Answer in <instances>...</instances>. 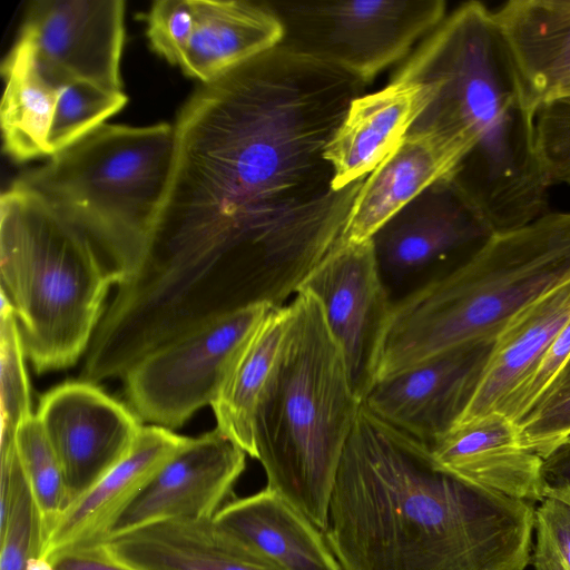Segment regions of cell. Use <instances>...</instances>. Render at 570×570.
I'll return each instance as SVG.
<instances>
[{
  "label": "cell",
  "mask_w": 570,
  "mask_h": 570,
  "mask_svg": "<svg viewBox=\"0 0 570 570\" xmlns=\"http://www.w3.org/2000/svg\"><path fill=\"white\" fill-rule=\"evenodd\" d=\"M0 274L38 373L77 363L109 289L131 277L116 255L14 181L0 198Z\"/></svg>",
  "instance_id": "8992f818"
},
{
  "label": "cell",
  "mask_w": 570,
  "mask_h": 570,
  "mask_svg": "<svg viewBox=\"0 0 570 570\" xmlns=\"http://www.w3.org/2000/svg\"><path fill=\"white\" fill-rule=\"evenodd\" d=\"M491 230L453 175L400 209L373 236L382 275L409 276L476 248Z\"/></svg>",
  "instance_id": "9a60e30c"
},
{
  "label": "cell",
  "mask_w": 570,
  "mask_h": 570,
  "mask_svg": "<svg viewBox=\"0 0 570 570\" xmlns=\"http://www.w3.org/2000/svg\"><path fill=\"white\" fill-rule=\"evenodd\" d=\"M534 570H570V507L544 499L534 510Z\"/></svg>",
  "instance_id": "836d02e7"
},
{
  "label": "cell",
  "mask_w": 570,
  "mask_h": 570,
  "mask_svg": "<svg viewBox=\"0 0 570 570\" xmlns=\"http://www.w3.org/2000/svg\"><path fill=\"white\" fill-rule=\"evenodd\" d=\"M298 291L308 292L318 301L342 351L352 390L362 403L376 381L381 345L394 303L373 240H341L306 276Z\"/></svg>",
  "instance_id": "30bf717a"
},
{
  "label": "cell",
  "mask_w": 570,
  "mask_h": 570,
  "mask_svg": "<svg viewBox=\"0 0 570 570\" xmlns=\"http://www.w3.org/2000/svg\"><path fill=\"white\" fill-rule=\"evenodd\" d=\"M36 416L60 462L69 505L125 458L142 429L134 411L82 380L46 392Z\"/></svg>",
  "instance_id": "7c38bea8"
},
{
  "label": "cell",
  "mask_w": 570,
  "mask_h": 570,
  "mask_svg": "<svg viewBox=\"0 0 570 570\" xmlns=\"http://www.w3.org/2000/svg\"><path fill=\"white\" fill-rule=\"evenodd\" d=\"M283 28L279 46L368 85L446 17L443 0L265 1Z\"/></svg>",
  "instance_id": "ba28073f"
},
{
  "label": "cell",
  "mask_w": 570,
  "mask_h": 570,
  "mask_svg": "<svg viewBox=\"0 0 570 570\" xmlns=\"http://www.w3.org/2000/svg\"><path fill=\"white\" fill-rule=\"evenodd\" d=\"M271 308L255 304L234 311L140 357L122 375L137 416L173 430L212 405L238 351Z\"/></svg>",
  "instance_id": "9c48e42d"
},
{
  "label": "cell",
  "mask_w": 570,
  "mask_h": 570,
  "mask_svg": "<svg viewBox=\"0 0 570 570\" xmlns=\"http://www.w3.org/2000/svg\"><path fill=\"white\" fill-rule=\"evenodd\" d=\"M214 521L276 570H342L323 531L268 487L229 500Z\"/></svg>",
  "instance_id": "ffe728a7"
},
{
  "label": "cell",
  "mask_w": 570,
  "mask_h": 570,
  "mask_svg": "<svg viewBox=\"0 0 570 570\" xmlns=\"http://www.w3.org/2000/svg\"><path fill=\"white\" fill-rule=\"evenodd\" d=\"M292 317L289 303L272 307L232 362L212 403L217 426L256 459L254 423L261 396L277 362Z\"/></svg>",
  "instance_id": "d4e9b609"
},
{
  "label": "cell",
  "mask_w": 570,
  "mask_h": 570,
  "mask_svg": "<svg viewBox=\"0 0 570 570\" xmlns=\"http://www.w3.org/2000/svg\"><path fill=\"white\" fill-rule=\"evenodd\" d=\"M570 394V357L560 371V373L557 375V377L552 381L550 386L547 389L544 394L539 400L537 406L538 407L551 403L553 401H557L559 399H562ZM533 410V411H534ZM532 411V412H533ZM531 412V413H532Z\"/></svg>",
  "instance_id": "74e56055"
},
{
  "label": "cell",
  "mask_w": 570,
  "mask_h": 570,
  "mask_svg": "<svg viewBox=\"0 0 570 570\" xmlns=\"http://www.w3.org/2000/svg\"><path fill=\"white\" fill-rule=\"evenodd\" d=\"M146 22L151 49L168 62L179 66L194 31L191 1H155L146 16Z\"/></svg>",
  "instance_id": "d6a6232c"
},
{
  "label": "cell",
  "mask_w": 570,
  "mask_h": 570,
  "mask_svg": "<svg viewBox=\"0 0 570 570\" xmlns=\"http://www.w3.org/2000/svg\"><path fill=\"white\" fill-rule=\"evenodd\" d=\"M46 559L53 570H137L118 559L104 541L65 548Z\"/></svg>",
  "instance_id": "d590c367"
},
{
  "label": "cell",
  "mask_w": 570,
  "mask_h": 570,
  "mask_svg": "<svg viewBox=\"0 0 570 570\" xmlns=\"http://www.w3.org/2000/svg\"><path fill=\"white\" fill-rule=\"evenodd\" d=\"M468 146L439 130H410L397 148L363 180L342 240L362 243L400 209L443 177L455 175Z\"/></svg>",
  "instance_id": "2e32d148"
},
{
  "label": "cell",
  "mask_w": 570,
  "mask_h": 570,
  "mask_svg": "<svg viewBox=\"0 0 570 570\" xmlns=\"http://www.w3.org/2000/svg\"><path fill=\"white\" fill-rule=\"evenodd\" d=\"M194 31L179 67L206 82L279 46L283 28L265 1L190 0Z\"/></svg>",
  "instance_id": "603a6c76"
},
{
  "label": "cell",
  "mask_w": 570,
  "mask_h": 570,
  "mask_svg": "<svg viewBox=\"0 0 570 570\" xmlns=\"http://www.w3.org/2000/svg\"><path fill=\"white\" fill-rule=\"evenodd\" d=\"M560 97H570V63L551 79L542 92L539 105Z\"/></svg>",
  "instance_id": "f35d334b"
},
{
  "label": "cell",
  "mask_w": 570,
  "mask_h": 570,
  "mask_svg": "<svg viewBox=\"0 0 570 570\" xmlns=\"http://www.w3.org/2000/svg\"><path fill=\"white\" fill-rule=\"evenodd\" d=\"M391 79L432 88V100L411 130H439L468 146L454 177L492 234L548 212L552 185L537 151L534 110L491 9L462 3Z\"/></svg>",
  "instance_id": "3957f363"
},
{
  "label": "cell",
  "mask_w": 570,
  "mask_h": 570,
  "mask_svg": "<svg viewBox=\"0 0 570 570\" xmlns=\"http://www.w3.org/2000/svg\"><path fill=\"white\" fill-rule=\"evenodd\" d=\"M570 322V279L514 315L497 334L478 387L456 425L499 409Z\"/></svg>",
  "instance_id": "44dd1931"
},
{
  "label": "cell",
  "mask_w": 570,
  "mask_h": 570,
  "mask_svg": "<svg viewBox=\"0 0 570 570\" xmlns=\"http://www.w3.org/2000/svg\"><path fill=\"white\" fill-rule=\"evenodd\" d=\"M492 13L535 111L548 83L570 63V0H512Z\"/></svg>",
  "instance_id": "cb8c5ba5"
},
{
  "label": "cell",
  "mask_w": 570,
  "mask_h": 570,
  "mask_svg": "<svg viewBox=\"0 0 570 570\" xmlns=\"http://www.w3.org/2000/svg\"><path fill=\"white\" fill-rule=\"evenodd\" d=\"M17 40L31 47L40 71L58 87L83 80L122 91V0L33 1Z\"/></svg>",
  "instance_id": "8fae6325"
},
{
  "label": "cell",
  "mask_w": 570,
  "mask_h": 570,
  "mask_svg": "<svg viewBox=\"0 0 570 570\" xmlns=\"http://www.w3.org/2000/svg\"><path fill=\"white\" fill-rule=\"evenodd\" d=\"M188 440L163 426H142L125 458L60 515L47 535L42 558L105 540L119 515Z\"/></svg>",
  "instance_id": "ac0fdd59"
},
{
  "label": "cell",
  "mask_w": 570,
  "mask_h": 570,
  "mask_svg": "<svg viewBox=\"0 0 570 570\" xmlns=\"http://www.w3.org/2000/svg\"><path fill=\"white\" fill-rule=\"evenodd\" d=\"M174 125L102 124L13 181L38 194L131 271L139 266L164 199Z\"/></svg>",
  "instance_id": "52a82bcc"
},
{
  "label": "cell",
  "mask_w": 570,
  "mask_h": 570,
  "mask_svg": "<svg viewBox=\"0 0 570 570\" xmlns=\"http://www.w3.org/2000/svg\"><path fill=\"white\" fill-rule=\"evenodd\" d=\"M365 87L279 46L200 82L173 124L170 176L126 301L175 333L286 305L342 240L364 180L335 190L324 151Z\"/></svg>",
  "instance_id": "6da1fadb"
},
{
  "label": "cell",
  "mask_w": 570,
  "mask_h": 570,
  "mask_svg": "<svg viewBox=\"0 0 570 570\" xmlns=\"http://www.w3.org/2000/svg\"><path fill=\"white\" fill-rule=\"evenodd\" d=\"M515 425L521 444L544 459L570 439V394L538 407Z\"/></svg>",
  "instance_id": "e575fe53"
},
{
  "label": "cell",
  "mask_w": 570,
  "mask_h": 570,
  "mask_svg": "<svg viewBox=\"0 0 570 570\" xmlns=\"http://www.w3.org/2000/svg\"><path fill=\"white\" fill-rule=\"evenodd\" d=\"M46 530L27 478L0 510V570H29L42 557Z\"/></svg>",
  "instance_id": "f546056e"
},
{
  "label": "cell",
  "mask_w": 570,
  "mask_h": 570,
  "mask_svg": "<svg viewBox=\"0 0 570 570\" xmlns=\"http://www.w3.org/2000/svg\"><path fill=\"white\" fill-rule=\"evenodd\" d=\"M541 488L544 499H554L570 507V439L543 459Z\"/></svg>",
  "instance_id": "8d00e7d4"
},
{
  "label": "cell",
  "mask_w": 570,
  "mask_h": 570,
  "mask_svg": "<svg viewBox=\"0 0 570 570\" xmlns=\"http://www.w3.org/2000/svg\"><path fill=\"white\" fill-rule=\"evenodd\" d=\"M16 446L41 513L47 539L57 520L69 507V499L60 462L36 414L27 417L18 426Z\"/></svg>",
  "instance_id": "4316f807"
},
{
  "label": "cell",
  "mask_w": 570,
  "mask_h": 570,
  "mask_svg": "<svg viewBox=\"0 0 570 570\" xmlns=\"http://www.w3.org/2000/svg\"><path fill=\"white\" fill-rule=\"evenodd\" d=\"M493 342L461 345L379 381L362 404L382 422L430 446L448 434L465 411Z\"/></svg>",
  "instance_id": "4fadbf2b"
},
{
  "label": "cell",
  "mask_w": 570,
  "mask_h": 570,
  "mask_svg": "<svg viewBox=\"0 0 570 570\" xmlns=\"http://www.w3.org/2000/svg\"><path fill=\"white\" fill-rule=\"evenodd\" d=\"M533 530L528 501L450 473L361 404L324 531L342 570H524Z\"/></svg>",
  "instance_id": "7a4b0ae2"
},
{
  "label": "cell",
  "mask_w": 570,
  "mask_h": 570,
  "mask_svg": "<svg viewBox=\"0 0 570 570\" xmlns=\"http://www.w3.org/2000/svg\"><path fill=\"white\" fill-rule=\"evenodd\" d=\"M570 357V322L551 342L533 371L494 412L519 424L537 406L539 400Z\"/></svg>",
  "instance_id": "1f68e13d"
},
{
  "label": "cell",
  "mask_w": 570,
  "mask_h": 570,
  "mask_svg": "<svg viewBox=\"0 0 570 570\" xmlns=\"http://www.w3.org/2000/svg\"><path fill=\"white\" fill-rule=\"evenodd\" d=\"M534 137L551 185L570 184V97L554 98L537 107Z\"/></svg>",
  "instance_id": "4dcf8cb0"
},
{
  "label": "cell",
  "mask_w": 570,
  "mask_h": 570,
  "mask_svg": "<svg viewBox=\"0 0 570 570\" xmlns=\"http://www.w3.org/2000/svg\"><path fill=\"white\" fill-rule=\"evenodd\" d=\"M245 466L246 453L217 429L189 438L119 515L106 539L168 520L214 519Z\"/></svg>",
  "instance_id": "5bb4252c"
},
{
  "label": "cell",
  "mask_w": 570,
  "mask_h": 570,
  "mask_svg": "<svg viewBox=\"0 0 570 570\" xmlns=\"http://www.w3.org/2000/svg\"><path fill=\"white\" fill-rule=\"evenodd\" d=\"M432 96L426 83L391 79L382 89L356 97L324 151L334 189L365 179L382 164L410 132Z\"/></svg>",
  "instance_id": "e0dca14e"
},
{
  "label": "cell",
  "mask_w": 570,
  "mask_h": 570,
  "mask_svg": "<svg viewBox=\"0 0 570 570\" xmlns=\"http://www.w3.org/2000/svg\"><path fill=\"white\" fill-rule=\"evenodd\" d=\"M0 446L16 444L18 426L32 415L30 389L18 322L7 296L0 298Z\"/></svg>",
  "instance_id": "f1b7e54d"
},
{
  "label": "cell",
  "mask_w": 570,
  "mask_h": 570,
  "mask_svg": "<svg viewBox=\"0 0 570 570\" xmlns=\"http://www.w3.org/2000/svg\"><path fill=\"white\" fill-rule=\"evenodd\" d=\"M122 91L105 89L83 80L63 85L58 95L48 145L51 155L75 144L125 107Z\"/></svg>",
  "instance_id": "83f0119b"
},
{
  "label": "cell",
  "mask_w": 570,
  "mask_h": 570,
  "mask_svg": "<svg viewBox=\"0 0 570 570\" xmlns=\"http://www.w3.org/2000/svg\"><path fill=\"white\" fill-rule=\"evenodd\" d=\"M429 448L441 468L470 483L543 501V459L521 444L518 426L500 412L459 424Z\"/></svg>",
  "instance_id": "d6986e66"
},
{
  "label": "cell",
  "mask_w": 570,
  "mask_h": 570,
  "mask_svg": "<svg viewBox=\"0 0 570 570\" xmlns=\"http://www.w3.org/2000/svg\"><path fill=\"white\" fill-rule=\"evenodd\" d=\"M277 362L257 405V458L267 485L320 530L361 402L314 295L298 291Z\"/></svg>",
  "instance_id": "5b68a950"
},
{
  "label": "cell",
  "mask_w": 570,
  "mask_h": 570,
  "mask_svg": "<svg viewBox=\"0 0 570 570\" xmlns=\"http://www.w3.org/2000/svg\"><path fill=\"white\" fill-rule=\"evenodd\" d=\"M0 121L4 151L17 161L51 156L48 136L61 87L40 71L29 45L17 40L1 67Z\"/></svg>",
  "instance_id": "484cf974"
},
{
  "label": "cell",
  "mask_w": 570,
  "mask_h": 570,
  "mask_svg": "<svg viewBox=\"0 0 570 570\" xmlns=\"http://www.w3.org/2000/svg\"><path fill=\"white\" fill-rule=\"evenodd\" d=\"M570 279V213L494 233L451 272L393 303L376 382L461 345L495 338L520 311Z\"/></svg>",
  "instance_id": "277c9868"
},
{
  "label": "cell",
  "mask_w": 570,
  "mask_h": 570,
  "mask_svg": "<svg viewBox=\"0 0 570 570\" xmlns=\"http://www.w3.org/2000/svg\"><path fill=\"white\" fill-rule=\"evenodd\" d=\"M104 542L137 570H276L225 533L214 519L163 521Z\"/></svg>",
  "instance_id": "7402d4cb"
}]
</instances>
